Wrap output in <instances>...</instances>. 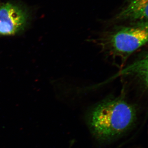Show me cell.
I'll return each mask as SVG.
<instances>
[{"mask_svg": "<svg viewBox=\"0 0 148 148\" xmlns=\"http://www.w3.org/2000/svg\"><path fill=\"white\" fill-rule=\"evenodd\" d=\"M137 111L123 95L106 98L89 111L87 122L98 140L109 142L125 134L135 125Z\"/></svg>", "mask_w": 148, "mask_h": 148, "instance_id": "6da1fadb", "label": "cell"}, {"mask_svg": "<svg viewBox=\"0 0 148 148\" xmlns=\"http://www.w3.org/2000/svg\"><path fill=\"white\" fill-rule=\"evenodd\" d=\"M95 40L106 54L124 61L147 42V25L120 27L106 33Z\"/></svg>", "mask_w": 148, "mask_h": 148, "instance_id": "7a4b0ae2", "label": "cell"}, {"mask_svg": "<svg viewBox=\"0 0 148 148\" xmlns=\"http://www.w3.org/2000/svg\"><path fill=\"white\" fill-rule=\"evenodd\" d=\"M29 13L23 6L12 2L0 6V36H11L24 32L29 24Z\"/></svg>", "mask_w": 148, "mask_h": 148, "instance_id": "3957f363", "label": "cell"}, {"mask_svg": "<svg viewBox=\"0 0 148 148\" xmlns=\"http://www.w3.org/2000/svg\"><path fill=\"white\" fill-rule=\"evenodd\" d=\"M148 0H130L117 15L118 20H143L147 18Z\"/></svg>", "mask_w": 148, "mask_h": 148, "instance_id": "277c9868", "label": "cell"}]
</instances>
